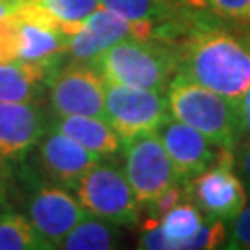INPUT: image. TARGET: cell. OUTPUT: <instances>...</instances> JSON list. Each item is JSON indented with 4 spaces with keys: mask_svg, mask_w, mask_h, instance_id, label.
<instances>
[{
    "mask_svg": "<svg viewBox=\"0 0 250 250\" xmlns=\"http://www.w3.org/2000/svg\"><path fill=\"white\" fill-rule=\"evenodd\" d=\"M37 4L60 24L63 32L100 8V0H37Z\"/></svg>",
    "mask_w": 250,
    "mask_h": 250,
    "instance_id": "obj_20",
    "label": "cell"
},
{
    "mask_svg": "<svg viewBox=\"0 0 250 250\" xmlns=\"http://www.w3.org/2000/svg\"><path fill=\"white\" fill-rule=\"evenodd\" d=\"M243 41H245V43L249 45V48H250V32H249V34H247L245 37H243Z\"/></svg>",
    "mask_w": 250,
    "mask_h": 250,
    "instance_id": "obj_33",
    "label": "cell"
},
{
    "mask_svg": "<svg viewBox=\"0 0 250 250\" xmlns=\"http://www.w3.org/2000/svg\"><path fill=\"white\" fill-rule=\"evenodd\" d=\"M104 119L123 141L156 134L172 119L165 93L121 83H106Z\"/></svg>",
    "mask_w": 250,
    "mask_h": 250,
    "instance_id": "obj_5",
    "label": "cell"
},
{
    "mask_svg": "<svg viewBox=\"0 0 250 250\" xmlns=\"http://www.w3.org/2000/svg\"><path fill=\"white\" fill-rule=\"evenodd\" d=\"M4 197H6V189H4V188H0V202L4 200Z\"/></svg>",
    "mask_w": 250,
    "mask_h": 250,
    "instance_id": "obj_32",
    "label": "cell"
},
{
    "mask_svg": "<svg viewBox=\"0 0 250 250\" xmlns=\"http://www.w3.org/2000/svg\"><path fill=\"white\" fill-rule=\"evenodd\" d=\"M85 215L71 189L56 184L37 186L28 198V219L54 249H60L67 233Z\"/></svg>",
    "mask_w": 250,
    "mask_h": 250,
    "instance_id": "obj_10",
    "label": "cell"
},
{
    "mask_svg": "<svg viewBox=\"0 0 250 250\" xmlns=\"http://www.w3.org/2000/svg\"><path fill=\"white\" fill-rule=\"evenodd\" d=\"M50 121L37 102H0V156L24 158L50 130Z\"/></svg>",
    "mask_w": 250,
    "mask_h": 250,
    "instance_id": "obj_13",
    "label": "cell"
},
{
    "mask_svg": "<svg viewBox=\"0 0 250 250\" xmlns=\"http://www.w3.org/2000/svg\"><path fill=\"white\" fill-rule=\"evenodd\" d=\"M72 193L87 215L104 219L117 226L139 223V202L126 178L125 169L111 158L93 165L74 186Z\"/></svg>",
    "mask_w": 250,
    "mask_h": 250,
    "instance_id": "obj_4",
    "label": "cell"
},
{
    "mask_svg": "<svg viewBox=\"0 0 250 250\" xmlns=\"http://www.w3.org/2000/svg\"><path fill=\"white\" fill-rule=\"evenodd\" d=\"M228 239V228L221 219H204V224L189 241H186L184 249L193 250H213L223 249Z\"/></svg>",
    "mask_w": 250,
    "mask_h": 250,
    "instance_id": "obj_21",
    "label": "cell"
},
{
    "mask_svg": "<svg viewBox=\"0 0 250 250\" xmlns=\"http://www.w3.org/2000/svg\"><path fill=\"white\" fill-rule=\"evenodd\" d=\"M223 249L228 250H250V202L241 213L230 223L228 239Z\"/></svg>",
    "mask_w": 250,
    "mask_h": 250,
    "instance_id": "obj_24",
    "label": "cell"
},
{
    "mask_svg": "<svg viewBox=\"0 0 250 250\" xmlns=\"http://www.w3.org/2000/svg\"><path fill=\"white\" fill-rule=\"evenodd\" d=\"M100 6L130 21L154 24H174V6L170 0H100Z\"/></svg>",
    "mask_w": 250,
    "mask_h": 250,
    "instance_id": "obj_18",
    "label": "cell"
},
{
    "mask_svg": "<svg viewBox=\"0 0 250 250\" xmlns=\"http://www.w3.org/2000/svg\"><path fill=\"white\" fill-rule=\"evenodd\" d=\"M232 165L235 174L243 182V186L247 189V195L250 198V143L241 145V146H237L233 150Z\"/></svg>",
    "mask_w": 250,
    "mask_h": 250,
    "instance_id": "obj_27",
    "label": "cell"
},
{
    "mask_svg": "<svg viewBox=\"0 0 250 250\" xmlns=\"http://www.w3.org/2000/svg\"><path fill=\"white\" fill-rule=\"evenodd\" d=\"M17 60V48H15V36H13V24L11 17L0 22V63Z\"/></svg>",
    "mask_w": 250,
    "mask_h": 250,
    "instance_id": "obj_28",
    "label": "cell"
},
{
    "mask_svg": "<svg viewBox=\"0 0 250 250\" xmlns=\"http://www.w3.org/2000/svg\"><path fill=\"white\" fill-rule=\"evenodd\" d=\"M50 128L72 137L82 146L102 158H115L125 148V141L104 117L52 115Z\"/></svg>",
    "mask_w": 250,
    "mask_h": 250,
    "instance_id": "obj_15",
    "label": "cell"
},
{
    "mask_svg": "<svg viewBox=\"0 0 250 250\" xmlns=\"http://www.w3.org/2000/svg\"><path fill=\"white\" fill-rule=\"evenodd\" d=\"M46 241L26 215H0V250H50Z\"/></svg>",
    "mask_w": 250,
    "mask_h": 250,
    "instance_id": "obj_17",
    "label": "cell"
},
{
    "mask_svg": "<svg viewBox=\"0 0 250 250\" xmlns=\"http://www.w3.org/2000/svg\"><path fill=\"white\" fill-rule=\"evenodd\" d=\"M160 224L167 237L172 241V247L184 249L186 241H189L204 224V215L195 204L180 202L161 217Z\"/></svg>",
    "mask_w": 250,
    "mask_h": 250,
    "instance_id": "obj_19",
    "label": "cell"
},
{
    "mask_svg": "<svg viewBox=\"0 0 250 250\" xmlns=\"http://www.w3.org/2000/svg\"><path fill=\"white\" fill-rule=\"evenodd\" d=\"M191 198L204 219L232 223L249 204V195L232 165V154L223 150L219 161L189 184Z\"/></svg>",
    "mask_w": 250,
    "mask_h": 250,
    "instance_id": "obj_9",
    "label": "cell"
},
{
    "mask_svg": "<svg viewBox=\"0 0 250 250\" xmlns=\"http://www.w3.org/2000/svg\"><path fill=\"white\" fill-rule=\"evenodd\" d=\"M158 137L165 146V152L169 154L176 180L184 184L193 182L200 172L215 165L223 152L195 128L176 119H170L169 123L161 126L158 130Z\"/></svg>",
    "mask_w": 250,
    "mask_h": 250,
    "instance_id": "obj_12",
    "label": "cell"
},
{
    "mask_svg": "<svg viewBox=\"0 0 250 250\" xmlns=\"http://www.w3.org/2000/svg\"><path fill=\"white\" fill-rule=\"evenodd\" d=\"M8 182H9V165L8 160L0 156V188H8Z\"/></svg>",
    "mask_w": 250,
    "mask_h": 250,
    "instance_id": "obj_30",
    "label": "cell"
},
{
    "mask_svg": "<svg viewBox=\"0 0 250 250\" xmlns=\"http://www.w3.org/2000/svg\"><path fill=\"white\" fill-rule=\"evenodd\" d=\"M206 6L217 17L250 24V0H206Z\"/></svg>",
    "mask_w": 250,
    "mask_h": 250,
    "instance_id": "obj_23",
    "label": "cell"
},
{
    "mask_svg": "<svg viewBox=\"0 0 250 250\" xmlns=\"http://www.w3.org/2000/svg\"><path fill=\"white\" fill-rule=\"evenodd\" d=\"M62 58L45 62L0 63V102H39L48 89L54 74L60 71Z\"/></svg>",
    "mask_w": 250,
    "mask_h": 250,
    "instance_id": "obj_14",
    "label": "cell"
},
{
    "mask_svg": "<svg viewBox=\"0 0 250 250\" xmlns=\"http://www.w3.org/2000/svg\"><path fill=\"white\" fill-rule=\"evenodd\" d=\"M193 6H206V0H189Z\"/></svg>",
    "mask_w": 250,
    "mask_h": 250,
    "instance_id": "obj_31",
    "label": "cell"
},
{
    "mask_svg": "<svg viewBox=\"0 0 250 250\" xmlns=\"http://www.w3.org/2000/svg\"><path fill=\"white\" fill-rule=\"evenodd\" d=\"M93 63L109 83L167 93L178 71V48L160 39H125Z\"/></svg>",
    "mask_w": 250,
    "mask_h": 250,
    "instance_id": "obj_2",
    "label": "cell"
},
{
    "mask_svg": "<svg viewBox=\"0 0 250 250\" xmlns=\"http://www.w3.org/2000/svg\"><path fill=\"white\" fill-rule=\"evenodd\" d=\"M189 184H191V182H189ZM189 184L176 182V184L169 186L152 204L146 206L148 217H150V219H161V217L167 213L169 209H172L174 206H178L180 202L191 198V188H189Z\"/></svg>",
    "mask_w": 250,
    "mask_h": 250,
    "instance_id": "obj_22",
    "label": "cell"
},
{
    "mask_svg": "<svg viewBox=\"0 0 250 250\" xmlns=\"http://www.w3.org/2000/svg\"><path fill=\"white\" fill-rule=\"evenodd\" d=\"M67 56L80 62H93L109 46L125 39H160L154 22L130 21L100 6L87 19L65 30Z\"/></svg>",
    "mask_w": 250,
    "mask_h": 250,
    "instance_id": "obj_6",
    "label": "cell"
},
{
    "mask_svg": "<svg viewBox=\"0 0 250 250\" xmlns=\"http://www.w3.org/2000/svg\"><path fill=\"white\" fill-rule=\"evenodd\" d=\"M121 232L117 224L104 219L85 215L80 223L67 233L60 249L65 250H109L119 247Z\"/></svg>",
    "mask_w": 250,
    "mask_h": 250,
    "instance_id": "obj_16",
    "label": "cell"
},
{
    "mask_svg": "<svg viewBox=\"0 0 250 250\" xmlns=\"http://www.w3.org/2000/svg\"><path fill=\"white\" fill-rule=\"evenodd\" d=\"M235 102V119H237V137L235 148L250 143V87Z\"/></svg>",
    "mask_w": 250,
    "mask_h": 250,
    "instance_id": "obj_26",
    "label": "cell"
},
{
    "mask_svg": "<svg viewBox=\"0 0 250 250\" xmlns=\"http://www.w3.org/2000/svg\"><path fill=\"white\" fill-rule=\"evenodd\" d=\"M21 4H22V0H0V22L13 17L17 13V9L21 8Z\"/></svg>",
    "mask_w": 250,
    "mask_h": 250,
    "instance_id": "obj_29",
    "label": "cell"
},
{
    "mask_svg": "<svg viewBox=\"0 0 250 250\" xmlns=\"http://www.w3.org/2000/svg\"><path fill=\"white\" fill-rule=\"evenodd\" d=\"M178 48V76L230 100L250 87V48L230 32L197 26Z\"/></svg>",
    "mask_w": 250,
    "mask_h": 250,
    "instance_id": "obj_1",
    "label": "cell"
},
{
    "mask_svg": "<svg viewBox=\"0 0 250 250\" xmlns=\"http://www.w3.org/2000/svg\"><path fill=\"white\" fill-rule=\"evenodd\" d=\"M106 83L93 62L72 60L60 67L48 85L52 115L104 117Z\"/></svg>",
    "mask_w": 250,
    "mask_h": 250,
    "instance_id": "obj_7",
    "label": "cell"
},
{
    "mask_svg": "<svg viewBox=\"0 0 250 250\" xmlns=\"http://www.w3.org/2000/svg\"><path fill=\"white\" fill-rule=\"evenodd\" d=\"M137 247L146 250H174L172 241L167 237V233L163 232V228H161L160 219H150V217L145 223L143 235H141Z\"/></svg>",
    "mask_w": 250,
    "mask_h": 250,
    "instance_id": "obj_25",
    "label": "cell"
},
{
    "mask_svg": "<svg viewBox=\"0 0 250 250\" xmlns=\"http://www.w3.org/2000/svg\"><path fill=\"white\" fill-rule=\"evenodd\" d=\"M172 119L195 128L219 150L233 156L237 137L235 102L174 74L167 89Z\"/></svg>",
    "mask_w": 250,
    "mask_h": 250,
    "instance_id": "obj_3",
    "label": "cell"
},
{
    "mask_svg": "<svg viewBox=\"0 0 250 250\" xmlns=\"http://www.w3.org/2000/svg\"><path fill=\"white\" fill-rule=\"evenodd\" d=\"M125 174L139 206L146 208L165 189L176 184V172L169 154L156 134L134 137L125 143Z\"/></svg>",
    "mask_w": 250,
    "mask_h": 250,
    "instance_id": "obj_8",
    "label": "cell"
},
{
    "mask_svg": "<svg viewBox=\"0 0 250 250\" xmlns=\"http://www.w3.org/2000/svg\"><path fill=\"white\" fill-rule=\"evenodd\" d=\"M37 146L39 167L46 180L71 191L93 165L104 160L102 156L82 146L72 137L56 132L52 128L41 137Z\"/></svg>",
    "mask_w": 250,
    "mask_h": 250,
    "instance_id": "obj_11",
    "label": "cell"
}]
</instances>
